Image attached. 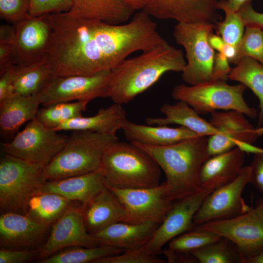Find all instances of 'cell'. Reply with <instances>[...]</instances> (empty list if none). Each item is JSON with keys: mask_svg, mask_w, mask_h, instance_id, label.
<instances>
[{"mask_svg": "<svg viewBox=\"0 0 263 263\" xmlns=\"http://www.w3.org/2000/svg\"><path fill=\"white\" fill-rule=\"evenodd\" d=\"M53 28L45 62L53 76L92 75L111 71L131 54L154 47L165 39L151 17L140 11L127 22L113 24L49 14Z\"/></svg>", "mask_w": 263, "mask_h": 263, "instance_id": "obj_1", "label": "cell"}, {"mask_svg": "<svg viewBox=\"0 0 263 263\" xmlns=\"http://www.w3.org/2000/svg\"><path fill=\"white\" fill-rule=\"evenodd\" d=\"M186 64L181 50L164 39L140 55L126 58L110 71L107 97L126 104L148 90L168 72H182Z\"/></svg>", "mask_w": 263, "mask_h": 263, "instance_id": "obj_2", "label": "cell"}, {"mask_svg": "<svg viewBox=\"0 0 263 263\" xmlns=\"http://www.w3.org/2000/svg\"><path fill=\"white\" fill-rule=\"evenodd\" d=\"M207 137L199 135L165 146L133 143L150 155L163 170L166 178L165 196L174 202L203 189L201 169L211 157L207 151Z\"/></svg>", "mask_w": 263, "mask_h": 263, "instance_id": "obj_3", "label": "cell"}, {"mask_svg": "<svg viewBox=\"0 0 263 263\" xmlns=\"http://www.w3.org/2000/svg\"><path fill=\"white\" fill-rule=\"evenodd\" d=\"M161 169L153 158L133 143L116 140L104 151L99 171L105 186L119 189L160 185Z\"/></svg>", "mask_w": 263, "mask_h": 263, "instance_id": "obj_4", "label": "cell"}, {"mask_svg": "<svg viewBox=\"0 0 263 263\" xmlns=\"http://www.w3.org/2000/svg\"><path fill=\"white\" fill-rule=\"evenodd\" d=\"M73 132L62 149L45 166L47 181L98 171L105 150L118 140L116 135L84 131Z\"/></svg>", "mask_w": 263, "mask_h": 263, "instance_id": "obj_5", "label": "cell"}, {"mask_svg": "<svg viewBox=\"0 0 263 263\" xmlns=\"http://www.w3.org/2000/svg\"><path fill=\"white\" fill-rule=\"evenodd\" d=\"M45 165L5 154L0 162V207L3 213L25 214L28 203L47 181Z\"/></svg>", "mask_w": 263, "mask_h": 263, "instance_id": "obj_6", "label": "cell"}, {"mask_svg": "<svg viewBox=\"0 0 263 263\" xmlns=\"http://www.w3.org/2000/svg\"><path fill=\"white\" fill-rule=\"evenodd\" d=\"M246 88L242 83L230 85L225 81L211 80L194 85H177L171 95L174 99L187 103L198 114L232 110L255 118L256 110L249 107L244 98Z\"/></svg>", "mask_w": 263, "mask_h": 263, "instance_id": "obj_7", "label": "cell"}, {"mask_svg": "<svg viewBox=\"0 0 263 263\" xmlns=\"http://www.w3.org/2000/svg\"><path fill=\"white\" fill-rule=\"evenodd\" d=\"M214 29L215 24L207 22H178L174 27V38L184 48L186 55L182 78L189 85L212 80L215 53L209 37Z\"/></svg>", "mask_w": 263, "mask_h": 263, "instance_id": "obj_8", "label": "cell"}, {"mask_svg": "<svg viewBox=\"0 0 263 263\" xmlns=\"http://www.w3.org/2000/svg\"><path fill=\"white\" fill-rule=\"evenodd\" d=\"M193 228L210 231L231 241L243 255L244 262L263 251V197L254 207L242 214L209 222Z\"/></svg>", "mask_w": 263, "mask_h": 263, "instance_id": "obj_9", "label": "cell"}, {"mask_svg": "<svg viewBox=\"0 0 263 263\" xmlns=\"http://www.w3.org/2000/svg\"><path fill=\"white\" fill-rule=\"evenodd\" d=\"M68 138L35 118L10 141L1 143V148L5 154L46 166L62 149Z\"/></svg>", "mask_w": 263, "mask_h": 263, "instance_id": "obj_10", "label": "cell"}, {"mask_svg": "<svg viewBox=\"0 0 263 263\" xmlns=\"http://www.w3.org/2000/svg\"><path fill=\"white\" fill-rule=\"evenodd\" d=\"M111 71L92 75L53 76L37 95L40 104L85 100L107 97Z\"/></svg>", "mask_w": 263, "mask_h": 263, "instance_id": "obj_11", "label": "cell"}, {"mask_svg": "<svg viewBox=\"0 0 263 263\" xmlns=\"http://www.w3.org/2000/svg\"><path fill=\"white\" fill-rule=\"evenodd\" d=\"M13 24L15 29L13 63L27 66L44 62L53 32L48 14L38 17L28 14Z\"/></svg>", "mask_w": 263, "mask_h": 263, "instance_id": "obj_12", "label": "cell"}, {"mask_svg": "<svg viewBox=\"0 0 263 263\" xmlns=\"http://www.w3.org/2000/svg\"><path fill=\"white\" fill-rule=\"evenodd\" d=\"M107 188L117 196L124 207L125 214L121 222L131 224L154 223L160 225L173 204L165 196V182L150 188Z\"/></svg>", "mask_w": 263, "mask_h": 263, "instance_id": "obj_13", "label": "cell"}, {"mask_svg": "<svg viewBox=\"0 0 263 263\" xmlns=\"http://www.w3.org/2000/svg\"><path fill=\"white\" fill-rule=\"evenodd\" d=\"M250 166H244L234 180L211 192L194 215L193 227L213 221L232 218L248 210L250 207L242 198V193L250 183Z\"/></svg>", "mask_w": 263, "mask_h": 263, "instance_id": "obj_14", "label": "cell"}, {"mask_svg": "<svg viewBox=\"0 0 263 263\" xmlns=\"http://www.w3.org/2000/svg\"><path fill=\"white\" fill-rule=\"evenodd\" d=\"M74 202L52 225L49 237L39 248V261L69 247L99 245L93 236L86 230L83 205Z\"/></svg>", "mask_w": 263, "mask_h": 263, "instance_id": "obj_15", "label": "cell"}, {"mask_svg": "<svg viewBox=\"0 0 263 263\" xmlns=\"http://www.w3.org/2000/svg\"><path fill=\"white\" fill-rule=\"evenodd\" d=\"M210 114L209 122L217 130L207 139L210 156L228 151L240 144H252L263 134V127L255 128L239 112L215 111Z\"/></svg>", "mask_w": 263, "mask_h": 263, "instance_id": "obj_16", "label": "cell"}, {"mask_svg": "<svg viewBox=\"0 0 263 263\" xmlns=\"http://www.w3.org/2000/svg\"><path fill=\"white\" fill-rule=\"evenodd\" d=\"M213 190L202 189L175 202L144 249L150 254L162 252L163 246L178 236L193 228L194 215L207 196Z\"/></svg>", "mask_w": 263, "mask_h": 263, "instance_id": "obj_17", "label": "cell"}, {"mask_svg": "<svg viewBox=\"0 0 263 263\" xmlns=\"http://www.w3.org/2000/svg\"><path fill=\"white\" fill-rule=\"evenodd\" d=\"M222 0H148L141 10L150 17L174 19L180 23L207 22L215 24Z\"/></svg>", "mask_w": 263, "mask_h": 263, "instance_id": "obj_18", "label": "cell"}, {"mask_svg": "<svg viewBox=\"0 0 263 263\" xmlns=\"http://www.w3.org/2000/svg\"><path fill=\"white\" fill-rule=\"evenodd\" d=\"M49 227L26 214L3 213L0 217V247L35 249L44 239Z\"/></svg>", "mask_w": 263, "mask_h": 263, "instance_id": "obj_19", "label": "cell"}, {"mask_svg": "<svg viewBox=\"0 0 263 263\" xmlns=\"http://www.w3.org/2000/svg\"><path fill=\"white\" fill-rule=\"evenodd\" d=\"M245 153L238 147L210 157L200 173L202 188L214 190L234 180L244 167Z\"/></svg>", "mask_w": 263, "mask_h": 263, "instance_id": "obj_20", "label": "cell"}, {"mask_svg": "<svg viewBox=\"0 0 263 263\" xmlns=\"http://www.w3.org/2000/svg\"><path fill=\"white\" fill-rule=\"evenodd\" d=\"M124 214L123 204L106 187L83 205L85 225L91 235L121 222Z\"/></svg>", "mask_w": 263, "mask_h": 263, "instance_id": "obj_21", "label": "cell"}, {"mask_svg": "<svg viewBox=\"0 0 263 263\" xmlns=\"http://www.w3.org/2000/svg\"><path fill=\"white\" fill-rule=\"evenodd\" d=\"M159 225L154 223L131 224L120 222L92 235L99 245L112 246L125 251L145 245Z\"/></svg>", "mask_w": 263, "mask_h": 263, "instance_id": "obj_22", "label": "cell"}, {"mask_svg": "<svg viewBox=\"0 0 263 263\" xmlns=\"http://www.w3.org/2000/svg\"><path fill=\"white\" fill-rule=\"evenodd\" d=\"M102 175L98 171L68 178L47 181L41 193H54L83 205L105 187Z\"/></svg>", "mask_w": 263, "mask_h": 263, "instance_id": "obj_23", "label": "cell"}, {"mask_svg": "<svg viewBox=\"0 0 263 263\" xmlns=\"http://www.w3.org/2000/svg\"><path fill=\"white\" fill-rule=\"evenodd\" d=\"M121 130L125 137L131 142L151 146H168L199 135L182 126L177 128L152 126L138 124L127 119Z\"/></svg>", "mask_w": 263, "mask_h": 263, "instance_id": "obj_24", "label": "cell"}, {"mask_svg": "<svg viewBox=\"0 0 263 263\" xmlns=\"http://www.w3.org/2000/svg\"><path fill=\"white\" fill-rule=\"evenodd\" d=\"M134 11L120 0H73L68 16L118 24L128 21Z\"/></svg>", "mask_w": 263, "mask_h": 263, "instance_id": "obj_25", "label": "cell"}, {"mask_svg": "<svg viewBox=\"0 0 263 263\" xmlns=\"http://www.w3.org/2000/svg\"><path fill=\"white\" fill-rule=\"evenodd\" d=\"M40 104L37 95L13 94L0 102V132L12 138L25 122L36 118Z\"/></svg>", "mask_w": 263, "mask_h": 263, "instance_id": "obj_26", "label": "cell"}, {"mask_svg": "<svg viewBox=\"0 0 263 263\" xmlns=\"http://www.w3.org/2000/svg\"><path fill=\"white\" fill-rule=\"evenodd\" d=\"M126 112L122 105L114 103L101 108L96 114L89 117L80 116L67 121L56 131H84L103 134L115 135L121 130L126 119Z\"/></svg>", "mask_w": 263, "mask_h": 263, "instance_id": "obj_27", "label": "cell"}, {"mask_svg": "<svg viewBox=\"0 0 263 263\" xmlns=\"http://www.w3.org/2000/svg\"><path fill=\"white\" fill-rule=\"evenodd\" d=\"M160 111L165 117L147 118L149 125L168 126L178 124L186 127L199 135L209 136L217 132V130L210 123L199 116V114L187 103L178 101L176 103L164 104Z\"/></svg>", "mask_w": 263, "mask_h": 263, "instance_id": "obj_28", "label": "cell"}, {"mask_svg": "<svg viewBox=\"0 0 263 263\" xmlns=\"http://www.w3.org/2000/svg\"><path fill=\"white\" fill-rule=\"evenodd\" d=\"M75 201L54 193H40L29 200L25 214L50 227Z\"/></svg>", "mask_w": 263, "mask_h": 263, "instance_id": "obj_29", "label": "cell"}, {"mask_svg": "<svg viewBox=\"0 0 263 263\" xmlns=\"http://www.w3.org/2000/svg\"><path fill=\"white\" fill-rule=\"evenodd\" d=\"M228 79L244 85L258 98L261 126L263 121V64L251 57H244L231 69Z\"/></svg>", "mask_w": 263, "mask_h": 263, "instance_id": "obj_30", "label": "cell"}, {"mask_svg": "<svg viewBox=\"0 0 263 263\" xmlns=\"http://www.w3.org/2000/svg\"><path fill=\"white\" fill-rule=\"evenodd\" d=\"M53 76L49 66L45 61L27 66L17 65L13 94L37 95Z\"/></svg>", "mask_w": 263, "mask_h": 263, "instance_id": "obj_31", "label": "cell"}, {"mask_svg": "<svg viewBox=\"0 0 263 263\" xmlns=\"http://www.w3.org/2000/svg\"><path fill=\"white\" fill-rule=\"evenodd\" d=\"M119 248L101 245L92 247L75 246L60 250L49 257L43 259L40 263H93L95 260L109 256L123 253Z\"/></svg>", "mask_w": 263, "mask_h": 263, "instance_id": "obj_32", "label": "cell"}, {"mask_svg": "<svg viewBox=\"0 0 263 263\" xmlns=\"http://www.w3.org/2000/svg\"><path fill=\"white\" fill-rule=\"evenodd\" d=\"M88 101L59 102L39 109L36 118L45 127L56 130L62 123L82 116Z\"/></svg>", "mask_w": 263, "mask_h": 263, "instance_id": "obj_33", "label": "cell"}, {"mask_svg": "<svg viewBox=\"0 0 263 263\" xmlns=\"http://www.w3.org/2000/svg\"><path fill=\"white\" fill-rule=\"evenodd\" d=\"M190 253L200 263H243L244 257L236 246L223 237Z\"/></svg>", "mask_w": 263, "mask_h": 263, "instance_id": "obj_34", "label": "cell"}, {"mask_svg": "<svg viewBox=\"0 0 263 263\" xmlns=\"http://www.w3.org/2000/svg\"><path fill=\"white\" fill-rule=\"evenodd\" d=\"M220 237L210 231L193 228L172 239L169 247L178 252L190 253Z\"/></svg>", "mask_w": 263, "mask_h": 263, "instance_id": "obj_35", "label": "cell"}, {"mask_svg": "<svg viewBox=\"0 0 263 263\" xmlns=\"http://www.w3.org/2000/svg\"><path fill=\"white\" fill-rule=\"evenodd\" d=\"M225 19L215 24L217 35L226 43L237 47L244 32L245 25L238 12L227 10L223 11Z\"/></svg>", "mask_w": 263, "mask_h": 263, "instance_id": "obj_36", "label": "cell"}, {"mask_svg": "<svg viewBox=\"0 0 263 263\" xmlns=\"http://www.w3.org/2000/svg\"><path fill=\"white\" fill-rule=\"evenodd\" d=\"M237 48L238 61L244 57H250L263 64V30L256 27H245Z\"/></svg>", "mask_w": 263, "mask_h": 263, "instance_id": "obj_37", "label": "cell"}, {"mask_svg": "<svg viewBox=\"0 0 263 263\" xmlns=\"http://www.w3.org/2000/svg\"><path fill=\"white\" fill-rule=\"evenodd\" d=\"M167 262L148 253L142 246L119 254L105 257L93 263H166Z\"/></svg>", "mask_w": 263, "mask_h": 263, "instance_id": "obj_38", "label": "cell"}, {"mask_svg": "<svg viewBox=\"0 0 263 263\" xmlns=\"http://www.w3.org/2000/svg\"><path fill=\"white\" fill-rule=\"evenodd\" d=\"M73 0H30L29 14L38 17L52 13L67 12Z\"/></svg>", "mask_w": 263, "mask_h": 263, "instance_id": "obj_39", "label": "cell"}, {"mask_svg": "<svg viewBox=\"0 0 263 263\" xmlns=\"http://www.w3.org/2000/svg\"><path fill=\"white\" fill-rule=\"evenodd\" d=\"M30 0H0V17L14 23L29 14Z\"/></svg>", "mask_w": 263, "mask_h": 263, "instance_id": "obj_40", "label": "cell"}, {"mask_svg": "<svg viewBox=\"0 0 263 263\" xmlns=\"http://www.w3.org/2000/svg\"><path fill=\"white\" fill-rule=\"evenodd\" d=\"M38 249H5L0 250V263H23L32 260L37 255Z\"/></svg>", "mask_w": 263, "mask_h": 263, "instance_id": "obj_41", "label": "cell"}, {"mask_svg": "<svg viewBox=\"0 0 263 263\" xmlns=\"http://www.w3.org/2000/svg\"><path fill=\"white\" fill-rule=\"evenodd\" d=\"M17 65L13 63L0 68V102L13 94Z\"/></svg>", "mask_w": 263, "mask_h": 263, "instance_id": "obj_42", "label": "cell"}, {"mask_svg": "<svg viewBox=\"0 0 263 263\" xmlns=\"http://www.w3.org/2000/svg\"><path fill=\"white\" fill-rule=\"evenodd\" d=\"M209 41L211 46L218 52L224 54L229 62L236 65L238 62V51L237 47L225 42L218 35L212 33L209 37Z\"/></svg>", "mask_w": 263, "mask_h": 263, "instance_id": "obj_43", "label": "cell"}, {"mask_svg": "<svg viewBox=\"0 0 263 263\" xmlns=\"http://www.w3.org/2000/svg\"><path fill=\"white\" fill-rule=\"evenodd\" d=\"M245 27H256L263 30V13L255 11L251 1L244 5L238 12Z\"/></svg>", "mask_w": 263, "mask_h": 263, "instance_id": "obj_44", "label": "cell"}, {"mask_svg": "<svg viewBox=\"0 0 263 263\" xmlns=\"http://www.w3.org/2000/svg\"><path fill=\"white\" fill-rule=\"evenodd\" d=\"M251 168L250 183L263 195V153L254 154Z\"/></svg>", "mask_w": 263, "mask_h": 263, "instance_id": "obj_45", "label": "cell"}, {"mask_svg": "<svg viewBox=\"0 0 263 263\" xmlns=\"http://www.w3.org/2000/svg\"><path fill=\"white\" fill-rule=\"evenodd\" d=\"M229 61L222 53L217 52L214 56L212 80L226 81L231 70Z\"/></svg>", "mask_w": 263, "mask_h": 263, "instance_id": "obj_46", "label": "cell"}, {"mask_svg": "<svg viewBox=\"0 0 263 263\" xmlns=\"http://www.w3.org/2000/svg\"><path fill=\"white\" fill-rule=\"evenodd\" d=\"M252 0H222L218 5V9L237 12L244 5Z\"/></svg>", "mask_w": 263, "mask_h": 263, "instance_id": "obj_47", "label": "cell"}, {"mask_svg": "<svg viewBox=\"0 0 263 263\" xmlns=\"http://www.w3.org/2000/svg\"><path fill=\"white\" fill-rule=\"evenodd\" d=\"M15 29L14 25H1L0 26V42L11 43L14 44Z\"/></svg>", "mask_w": 263, "mask_h": 263, "instance_id": "obj_48", "label": "cell"}, {"mask_svg": "<svg viewBox=\"0 0 263 263\" xmlns=\"http://www.w3.org/2000/svg\"><path fill=\"white\" fill-rule=\"evenodd\" d=\"M134 12L137 10H142L145 6L148 0H120Z\"/></svg>", "mask_w": 263, "mask_h": 263, "instance_id": "obj_49", "label": "cell"}, {"mask_svg": "<svg viewBox=\"0 0 263 263\" xmlns=\"http://www.w3.org/2000/svg\"><path fill=\"white\" fill-rule=\"evenodd\" d=\"M243 263H263V251L254 256L245 259Z\"/></svg>", "mask_w": 263, "mask_h": 263, "instance_id": "obj_50", "label": "cell"}]
</instances>
